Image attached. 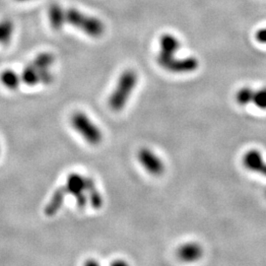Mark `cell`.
I'll use <instances>...</instances> for the list:
<instances>
[{"label":"cell","mask_w":266,"mask_h":266,"mask_svg":"<svg viewBox=\"0 0 266 266\" xmlns=\"http://www.w3.org/2000/svg\"><path fill=\"white\" fill-rule=\"evenodd\" d=\"M112 264H126L124 261H114V262H112Z\"/></svg>","instance_id":"ffe728a7"},{"label":"cell","mask_w":266,"mask_h":266,"mask_svg":"<svg viewBox=\"0 0 266 266\" xmlns=\"http://www.w3.org/2000/svg\"><path fill=\"white\" fill-rule=\"evenodd\" d=\"M53 80L52 74L48 71V69H37L33 65L29 64L24 68L21 81L28 86H35L39 83L49 84Z\"/></svg>","instance_id":"8992f818"},{"label":"cell","mask_w":266,"mask_h":266,"mask_svg":"<svg viewBox=\"0 0 266 266\" xmlns=\"http://www.w3.org/2000/svg\"><path fill=\"white\" fill-rule=\"evenodd\" d=\"M137 80L138 76L131 69L124 71L120 75L116 87L109 99V106L112 111H119L124 108L137 84Z\"/></svg>","instance_id":"6da1fadb"},{"label":"cell","mask_w":266,"mask_h":266,"mask_svg":"<svg viewBox=\"0 0 266 266\" xmlns=\"http://www.w3.org/2000/svg\"><path fill=\"white\" fill-rule=\"evenodd\" d=\"M253 95H254V91L252 89L244 87L239 90V92L236 95V100L238 104H240L241 106H245L249 103H252Z\"/></svg>","instance_id":"e0dca14e"},{"label":"cell","mask_w":266,"mask_h":266,"mask_svg":"<svg viewBox=\"0 0 266 266\" xmlns=\"http://www.w3.org/2000/svg\"><path fill=\"white\" fill-rule=\"evenodd\" d=\"M13 31L14 25L12 21L8 19L0 21V44H9L13 35Z\"/></svg>","instance_id":"9a60e30c"},{"label":"cell","mask_w":266,"mask_h":266,"mask_svg":"<svg viewBox=\"0 0 266 266\" xmlns=\"http://www.w3.org/2000/svg\"><path fill=\"white\" fill-rule=\"evenodd\" d=\"M157 62L165 70L173 73H189L195 71L200 66L198 60L194 57L176 58L175 56H157Z\"/></svg>","instance_id":"277c9868"},{"label":"cell","mask_w":266,"mask_h":266,"mask_svg":"<svg viewBox=\"0 0 266 266\" xmlns=\"http://www.w3.org/2000/svg\"><path fill=\"white\" fill-rule=\"evenodd\" d=\"M64 21L93 38H99L105 33V25L101 20L74 8L64 9Z\"/></svg>","instance_id":"7a4b0ae2"},{"label":"cell","mask_w":266,"mask_h":266,"mask_svg":"<svg viewBox=\"0 0 266 266\" xmlns=\"http://www.w3.org/2000/svg\"><path fill=\"white\" fill-rule=\"evenodd\" d=\"M180 47V43L177 37L171 34H164L160 38V51L158 56L170 57L175 56L176 52Z\"/></svg>","instance_id":"9c48e42d"},{"label":"cell","mask_w":266,"mask_h":266,"mask_svg":"<svg viewBox=\"0 0 266 266\" xmlns=\"http://www.w3.org/2000/svg\"><path fill=\"white\" fill-rule=\"evenodd\" d=\"M67 192L72 194L76 200L77 204L80 208H83L87 204V198L84 194L85 191V177L78 174H71L67 177L66 184Z\"/></svg>","instance_id":"52a82bcc"},{"label":"cell","mask_w":266,"mask_h":266,"mask_svg":"<svg viewBox=\"0 0 266 266\" xmlns=\"http://www.w3.org/2000/svg\"><path fill=\"white\" fill-rule=\"evenodd\" d=\"M138 160L143 168L153 176H161L165 171V165L162 160L148 148H142L138 151Z\"/></svg>","instance_id":"5b68a950"},{"label":"cell","mask_w":266,"mask_h":266,"mask_svg":"<svg viewBox=\"0 0 266 266\" xmlns=\"http://www.w3.org/2000/svg\"><path fill=\"white\" fill-rule=\"evenodd\" d=\"M17 1H29V0H17Z\"/></svg>","instance_id":"44dd1931"},{"label":"cell","mask_w":266,"mask_h":266,"mask_svg":"<svg viewBox=\"0 0 266 266\" xmlns=\"http://www.w3.org/2000/svg\"><path fill=\"white\" fill-rule=\"evenodd\" d=\"M48 19L54 30H60L64 24V9L58 4H51L48 9Z\"/></svg>","instance_id":"4fadbf2b"},{"label":"cell","mask_w":266,"mask_h":266,"mask_svg":"<svg viewBox=\"0 0 266 266\" xmlns=\"http://www.w3.org/2000/svg\"><path fill=\"white\" fill-rule=\"evenodd\" d=\"M265 194H266V191H265Z\"/></svg>","instance_id":"7402d4cb"},{"label":"cell","mask_w":266,"mask_h":266,"mask_svg":"<svg viewBox=\"0 0 266 266\" xmlns=\"http://www.w3.org/2000/svg\"><path fill=\"white\" fill-rule=\"evenodd\" d=\"M244 165L249 171L261 174L266 177V163L257 150H249L244 156Z\"/></svg>","instance_id":"ba28073f"},{"label":"cell","mask_w":266,"mask_h":266,"mask_svg":"<svg viewBox=\"0 0 266 266\" xmlns=\"http://www.w3.org/2000/svg\"><path fill=\"white\" fill-rule=\"evenodd\" d=\"M255 40L260 44H266V28H262L255 33Z\"/></svg>","instance_id":"d6986e66"},{"label":"cell","mask_w":266,"mask_h":266,"mask_svg":"<svg viewBox=\"0 0 266 266\" xmlns=\"http://www.w3.org/2000/svg\"><path fill=\"white\" fill-rule=\"evenodd\" d=\"M67 193L68 192H67L65 185L64 186H60L59 188H57L54 191L51 200H49L48 204L45 206L44 214L46 216H48V217H51V216L55 215L58 212V210L61 208Z\"/></svg>","instance_id":"8fae6325"},{"label":"cell","mask_w":266,"mask_h":266,"mask_svg":"<svg viewBox=\"0 0 266 266\" xmlns=\"http://www.w3.org/2000/svg\"><path fill=\"white\" fill-rule=\"evenodd\" d=\"M71 124L89 144L98 145L103 140L100 128L83 112H75L71 116Z\"/></svg>","instance_id":"3957f363"},{"label":"cell","mask_w":266,"mask_h":266,"mask_svg":"<svg viewBox=\"0 0 266 266\" xmlns=\"http://www.w3.org/2000/svg\"><path fill=\"white\" fill-rule=\"evenodd\" d=\"M252 103L259 109L266 110V88L254 91Z\"/></svg>","instance_id":"ac0fdd59"},{"label":"cell","mask_w":266,"mask_h":266,"mask_svg":"<svg viewBox=\"0 0 266 266\" xmlns=\"http://www.w3.org/2000/svg\"><path fill=\"white\" fill-rule=\"evenodd\" d=\"M0 80L6 88L15 90L21 83V76L12 70H5L1 73Z\"/></svg>","instance_id":"5bb4252c"},{"label":"cell","mask_w":266,"mask_h":266,"mask_svg":"<svg viewBox=\"0 0 266 266\" xmlns=\"http://www.w3.org/2000/svg\"><path fill=\"white\" fill-rule=\"evenodd\" d=\"M177 257L185 262H192L200 259L202 255V248L196 243L182 244L177 249Z\"/></svg>","instance_id":"30bf717a"},{"label":"cell","mask_w":266,"mask_h":266,"mask_svg":"<svg viewBox=\"0 0 266 266\" xmlns=\"http://www.w3.org/2000/svg\"><path fill=\"white\" fill-rule=\"evenodd\" d=\"M85 191L88 193L91 205L95 209H100L103 206L104 200L102 194L100 193V191L96 186L94 179H92L91 177H85Z\"/></svg>","instance_id":"7c38bea8"},{"label":"cell","mask_w":266,"mask_h":266,"mask_svg":"<svg viewBox=\"0 0 266 266\" xmlns=\"http://www.w3.org/2000/svg\"><path fill=\"white\" fill-rule=\"evenodd\" d=\"M54 56L49 52L40 53L31 63V65L41 70V69H48L49 66L53 63Z\"/></svg>","instance_id":"2e32d148"}]
</instances>
